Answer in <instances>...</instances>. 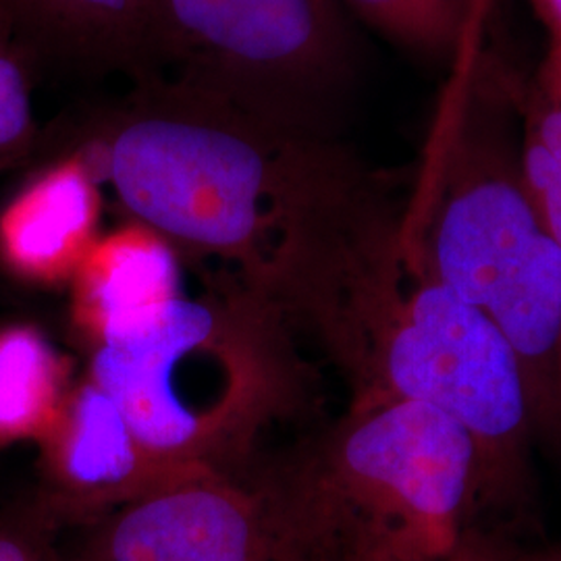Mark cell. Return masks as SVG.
Here are the masks:
<instances>
[{"label": "cell", "mask_w": 561, "mask_h": 561, "mask_svg": "<svg viewBox=\"0 0 561 561\" xmlns=\"http://www.w3.org/2000/svg\"><path fill=\"white\" fill-rule=\"evenodd\" d=\"M259 477L304 561H439L479 528L477 447L422 403L350 405Z\"/></svg>", "instance_id": "5b68a950"}, {"label": "cell", "mask_w": 561, "mask_h": 561, "mask_svg": "<svg viewBox=\"0 0 561 561\" xmlns=\"http://www.w3.org/2000/svg\"><path fill=\"white\" fill-rule=\"evenodd\" d=\"M178 250L134 219L101 233L69 280L73 321L88 345L154 317L183 294Z\"/></svg>", "instance_id": "30bf717a"}, {"label": "cell", "mask_w": 561, "mask_h": 561, "mask_svg": "<svg viewBox=\"0 0 561 561\" xmlns=\"http://www.w3.org/2000/svg\"><path fill=\"white\" fill-rule=\"evenodd\" d=\"M65 561H300L259 479L206 468L71 528Z\"/></svg>", "instance_id": "52a82bcc"}, {"label": "cell", "mask_w": 561, "mask_h": 561, "mask_svg": "<svg viewBox=\"0 0 561 561\" xmlns=\"http://www.w3.org/2000/svg\"><path fill=\"white\" fill-rule=\"evenodd\" d=\"M522 180L561 245V46L549 44L537 76L516 94Z\"/></svg>", "instance_id": "4fadbf2b"}, {"label": "cell", "mask_w": 561, "mask_h": 561, "mask_svg": "<svg viewBox=\"0 0 561 561\" xmlns=\"http://www.w3.org/2000/svg\"><path fill=\"white\" fill-rule=\"evenodd\" d=\"M350 69L335 0H161L154 80L322 131Z\"/></svg>", "instance_id": "8992f818"}, {"label": "cell", "mask_w": 561, "mask_h": 561, "mask_svg": "<svg viewBox=\"0 0 561 561\" xmlns=\"http://www.w3.org/2000/svg\"><path fill=\"white\" fill-rule=\"evenodd\" d=\"M101 171L80 148L25 181L0 210V262L18 279H73L101 238Z\"/></svg>", "instance_id": "9c48e42d"}, {"label": "cell", "mask_w": 561, "mask_h": 561, "mask_svg": "<svg viewBox=\"0 0 561 561\" xmlns=\"http://www.w3.org/2000/svg\"><path fill=\"white\" fill-rule=\"evenodd\" d=\"M55 530L41 514L30 524H0V561H65Z\"/></svg>", "instance_id": "2e32d148"}, {"label": "cell", "mask_w": 561, "mask_h": 561, "mask_svg": "<svg viewBox=\"0 0 561 561\" xmlns=\"http://www.w3.org/2000/svg\"><path fill=\"white\" fill-rule=\"evenodd\" d=\"M512 561H561V541L545 545L541 549L520 547Z\"/></svg>", "instance_id": "d6986e66"}, {"label": "cell", "mask_w": 561, "mask_h": 561, "mask_svg": "<svg viewBox=\"0 0 561 561\" xmlns=\"http://www.w3.org/2000/svg\"><path fill=\"white\" fill-rule=\"evenodd\" d=\"M530 4L549 32V44L561 46V0H530Z\"/></svg>", "instance_id": "ac0fdd59"}, {"label": "cell", "mask_w": 561, "mask_h": 561, "mask_svg": "<svg viewBox=\"0 0 561 561\" xmlns=\"http://www.w3.org/2000/svg\"><path fill=\"white\" fill-rule=\"evenodd\" d=\"M520 545L514 535L489 528H472L460 545L439 561H512Z\"/></svg>", "instance_id": "e0dca14e"}, {"label": "cell", "mask_w": 561, "mask_h": 561, "mask_svg": "<svg viewBox=\"0 0 561 561\" xmlns=\"http://www.w3.org/2000/svg\"><path fill=\"white\" fill-rule=\"evenodd\" d=\"M9 20L67 59L154 80L161 62V0H0Z\"/></svg>", "instance_id": "8fae6325"}, {"label": "cell", "mask_w": 561, "mask_h": 561, "mask_svg": "<svg viewBox=\"0 0 561 561\" xmlns=\"http://www.w3.org/2000/svg\"><path fill=\"white\" fill-rule=\"evenodd\" d=\"M88 377L141 443L181 466L240 474L264 431L308 401L296 335L266 301L210 285L90 345Z\"/></svg>", "instance_id": "277c9868"}, {"label": "cell", "mask_w": 561, "mask_h": 561, "mask_svg": "<svg viewBox=\"0 0 561 561\" xmlns=\"http://www.w3.org/2000/svg\"><path fill=\"white\" fill-rule=\"evenodd\" d=\"M83 148L129 219L266 304L306 240L377 175L329 134L162 80L140 81Z\"/></svg>", "instance_id": "7a4b0ae2"}, {"label": "cell", "mask_w": 561, "mask_h": 561, "mask_svg": "<svg viewBox=\"0 0 561 561\" xmlns=\"http://www.w3.org/2000/svg\"><path fill=\"white\" fill-rule=\"evenodd\" d=\"M41 443L46 489L38 514L59 533L206 470L152 454L117 401L88 375L71 385Z\"/></svg>", "instance_id": "ba28073f"}, {"label": "cell", "mask_w": 561, "mask_h": 561, "mask_svg": "<svg viewBox=\"0 0 561 561\" xmlns=\"http://www.w3.org/2000/svg\"><path fill=\"white\" fill-rule=\"evenodd\" d=\"M36 140L30 80L18 57L0 41V169L27 157Z\"/></svg>", "instance_id": "9a60e30c"}, {"label": "cell", "mask_w": 561, "mask_h": 561, "mask_svg": "<svg viewBox=\"0 0 561 561\" xmlns=\"http://www.w3.org/2000/svg\"><path fill=\"white\" fill-rule=\"evenodd\" d=\"M389 41L424 53H443L460 41L463 0H345Z\"/></svg>", "instance_id": "5bb4252c"}, {"label": "cell", "mask_w": 561, "mask_h": 561, "mask_svg": "<svg viewBox=\"0 0 561 561\" xmlns=\"http://www.w3.org/2000/svg\"><path fill=\"white\" fill-rule=\"evenodd\" d=\"M516 94L472 83L403 204L401 248L497 327L520 362L537 437L561 445V245L522 180Z\"/></svg>", "instance_id": "3957f363"}, {"label": "cell", "mask_w": 561, "mask_h": 561, "mask_svg": "<svg viewBox=\"0 0 561 561\" xmlns=\"http://www.w3.org/2000/svg\"><path fill=\"white\" fill-rule=\"evenodd\" d=\"M71 385L59 350L30 324L0 329V443L42 442Z\"/></svg>", "instance_id": "7c38bea8"}, {"label": "cell", "mask_w": 561, "mask_h": 561, "mask_svg": "<svg viewBox=\"0 0 561 561\" xmlns=\"http://www.w3.org/2000/svg\"><path fill=\"white\" fill-rule=\"evenodd\" d=\"M477 2H479V0H463V7H466V9H468V7L472 9V7H477Z\"/></svg>", "instance_id": "ffe728a7"}, {"label": "cell", "mask_w": 561, "mask_h": 561, "mask_svg": "<svg viewBox=\"0 0 561 561\" xmlns=\"http://www.w3.org/2000/svg\"><path fill=\"white\" fill-rule=\"evenodd\" d=\"M401 215L375 183L301 245L271 306L340 370L350 405L412 401L461 424L479 456V526L512 535L535 491L520 362L493 322L401 248Z\"/></svg>", "instance_id": "6da1fadb"}]
</instances>
